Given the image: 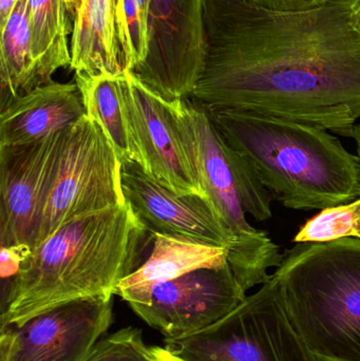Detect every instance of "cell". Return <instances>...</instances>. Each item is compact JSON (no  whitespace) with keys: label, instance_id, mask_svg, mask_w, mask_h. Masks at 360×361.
Masks as SVG:
<instances>
[{"label":"cell","instance_id":"6da1fadb","mask_svg":"<svg viewBox=\"0 0 360 361\" xmlns=\"http://www.w3.org/2000/svg\"><path fill=\"white\" fill-rule=\"evenodd\" d=\"M192 99L352 137L360 121V0L277 12L205 0L203 66Z\"/></svg>","mask_w":360,"mask_h":361},{"label":"cell","instance_id":"7a4b0ae2","mask_svg":"<svg viewBox=\"0 0 360 361\" xmlns=\"http://www.w3.org/2000/svg\"><path fill=\"white\" fill-rule=\"evenodd\" d=\"M154 235L128 203L78 216L25 256L8 281L1 329L80 299L112 298Z\"/></svg>","mask_w":360,"mask_h":361},{"label":"cell","instance_id":"3957f363","mask_svg":"<svg viewBox=\"0 0 360 361\" xmlns=\"http://www.w3.org/2000/svg\"><path fill=\"white\" fill-rule=\"evenodd\" d=\"M209 114L224 140L285 207L311 212L359 199V156L330 131L239 110Z\"/></svg>","mask_w":360,"mask_h":361},{"label":"cell","instance_id":"277c9868","mask_svg":"<svg viewBox=\"0 0 360 361\" xmlns=\"http://www.w3.org/2000/svg\"><path fill=\"white\" fill-rule=\"evenodd\" d=\"M178 130L203 191L235 241L228 262L245 290L270 280L268 271L283 260L280 247L266 231L249 224L273 216V195L249 161L232 147L213 124L209 110L192 97L171 102Z\"/></svg>","mask_w":360,"mask_h":361},{"label":"cell","instance_id":"5b68a950","mask_svg":"<svg viewBox=\"0 0 360 361\" xmlns=\"http://www.w3.org/2000/svg\"><path fill=\"white\" fill-rule=\"evenodd\" d=\"M290 322L323 361H360V240L297 243L272 274Z\"/></svg>","mask_w":360,"mask_h":361},{"label":"cell","instance_id":"8992f818","mask_svg":"<svg viewBox=\"0 0 360 361\" xmlns=\"http://www.w3.org/2000/svg\"><path fill=\"white\" fill-rule=\"evenodd\" d=\"M164 343L187 361H323L290 322L272 275L213 326Z\"/></svg>","mask_w":360,"mask_h":361},{"label":"cell","instance_id":"52a82bcc","mask_svg":"<svg viewBox=\"0 0 360 361\" xmlns=\"http://www.w3.org/2000/svg\"><path fill=\"white\" fill-rule=\"evenodd\" d=\"M124 204L122 162L99 123L86 116L70 128L32 250L73 219Z\"/></svg>","mask_w":360,"mask_h":361},{"label":"cell","instance_id":"ba28073f","mask_svg":"<svg viewBox=\"0 0 360 361\" xmlns=\"http://www.w3.org/2000/svg\"><path fill=\"white\" fill-rule=\"evenodd\" d=\"M247 297L228 263L156 284L127 303L165 339H175L213 326Z\"/></svg>","mask_w":360,"mask_h":361},{"label":"cell","instance_id":"9c48e42d","mask_svg":"<svg viewBox=\"0 0 360 361\" xmlns=\"http://www.w3.org/2000/svg\"><path fill=\"white\" fill-rule=\"evenodd\" d=\"M205 0H150L149 52L131 72L166 102L190 99L203 66Z\"/></svg>","mask_w":360,"mask_h":361},{"label":"cell","instance_id":"30bf717a","mask_svg":"<svg viewBox=\"0 0 360 361\" xmlns=\"http://www.w3.org/2000/svg\"><path fill=\"white\" fill-rule=\"evenodd\" d=\"M70 128L32 143L0 146L1 247L32 250Z\"/></svg>","mask_w":360,"mask_h":361},{"label":"cell","instance_id":"8fae6325","mask_svg":"<svg viewBox=\"0 0 360 361\" xmlns=\"http://www.w3.org/2000/svg\"><path fill=\"white\" fill-rule=\"evenodd\" d=\"M112 298L63 303L19 326L1 329L0 361H84L106 336Z\"/></svg>","mask_w":360,"mask_h":361},{"label":"cell","instance_id":"7c38bea8","mask_svg":"<svg viewBox=\"0 0 360 361\" xmlns=\"http://www.w3.org/2000/svg\"><path fill=\"white\" fill-rule=\"evenodd\" d=\"M120 84L144 171L180 195H206L184 147L171 103L148 89L131 72L124 71Z\"/></svg>","mask_w":360,"mask_h":361},{"label":"cell","instance_id":"4fadbf2b","mask_svg":"<svg viewBox=\"0 0 360 361\" xmlns=\"http://www.w3.org/2000/svg\"><path fill=\"white\" fill-rule=\"evenodd\" d=\"M122 187L133 214L150 233L228 250L234 243V235L206 195L175 192L135 162L123 163Z\"/></svg>","mask_w":360,"mask_h":361},{"label":"cell","instance_id":"5bb4252c","mask_svg":"<svg viewBox=\"0 0 360 361\" xmlns=\"http://www.w3.org/2000/svg\"><path fill=\"white\" fill-rule=\"evenodd\" d=\"M86 116L76 82H48L1 108L0 146L39 141L70 128Z\"/></svg>","mask_w":360,"mask_h":361},{"label":"cell","instance_id":"9a60e30c","mask_svg":"<svg viewBox=\"0 0 360 361\" xmlns=\"http://www.w3.org/2000/svg\"><path fill=\"white\" fill-rule=\"evenodd\" d=\"M71 68L87 76L124 73L116 27V0H82L73 20Z\"/></svg>","mask_w":360,"mask_h":361},{"label":"cell","instance_id":"2e32d148","mask_svg":"<svg viewBox=\"0 0 360 361\" xmlns=\"http://www.w3.org/2000/svg\"><path fill=\"white\" fill-rule=\"evenodd\" d=\"M154 247L149 258L125 278L116 295L129 301L156 284L181 277L199 269L228 264V248L184 238L152 233Z\"/></svg>","mask_w":360,"mask_h":361},{"label":"cell","instance_id":"e0dca14e","mask_svg":"<svg viewBox=\"0 0 360 361\" xmlns=\"http://www.w3.org/2000/svg\"><path fill=\"white\" fill-rule=\"evenodd\" d=\"M32 49L40 86L52 82L53 74L71 66L68 36L73 32L66 0H27Z\"/></svg>","mask_w":360,"mask_h":361},{"label":"cell","instance_id":"ac0fdd59","mask_svg":"<svg viewBox=\"0 0 360 361\" xmlns=\"http://www.w3.org/2000/svg\"><path fill=\"white\" fill-rule=\"evenodd\" d=\"M120 76L75 74V82L82 93L87 116L103 128L122 164L135 162L142 166L141 154L125 112Z\"/></svg>","mask_w":360,"mask_h":361},{"label":"cell","instance_id":"d6986e66","mask_svg":"<svg viewBox=\"0 0 360 361\" xmlns=\"http://www.w3.org/2000/svg\"><path fill=\"white\" fill-rule=\"evenodd\" d=\"M1 108L39 87L32 49L27 0H18L0 30Z\"/></svg>","mask_w":360,"mask_h":361},{"label":"cell","instance_id":"ffe728a7","mask_svg":"<svg viewBox=\"0 0 360 361\" xmlns=\"http://www.w3.org/2000/svg\"><path fill=\"white\" fill-rule=\"evenodd\" d=\"M150 0H116V27L125 71L135 72L149 52Z\"/></svg>","mask_w":360,"mask_h":361},{"label":"cell","instance_id":"44dd1931","mask_svg":"<svg viewBox=\"0 0 360 361\" xmlns=\"http://www.w3.org/2000/svg\"><path fill=\"white\" fill-rule=\"evenodd\" d=\"M346 238L360 240V197L350 203L323 208L300 227L292 241L325 243Z\"/></svg>","mask_w":360,"mask_h":361},{"label":"cell","instance_id":"7402d4cb","mask_svg":"<svg viewBox=\"0 0 360 361\" xmlns=\"http://www.w3.org/2000/svg\"><path fill=\"white\" fill-rule=\"evenodd\" d=\"M84 361H154L139 329H122L106 335Z\"/></svg>","mask_w":360,"mask_h":361},{"label":"cell","instance_id":"603a6c76","mask_svg":"<svg viewBox=\"0 0 360 361\" xmlns=\"http://www.w3.org/2000/svg\"><path fill=\"white\" fill-rule=\"evenodd\" d=\"M266 10L277 12H300L312 10L325 4L328 0H244Z\"/></svg>","mask_w":360,"mask_h":361},{"label":"cell","instance_id":"cb8c5ba5","mask_svg":"<svg viewBox=\"0 0 360 361\" xmlns=\"http://www.w3.org/2000/svg\"><path fill=\"white\" fill-rule=\"evenodd\" d=\"M151 350L154 361H187L169 351L166 348L154 347L151 348Z\"/></svg>","mask_w":360,"mask_h":361},{"label":"cell","instance_id":"d4e9b609","mask_svg":"<svg viewBox=\"0 0 360 361\" xmlns=\"http://www.w3.org/2000/svg\"><path fill=\"white\" fill-rule=\"evenodd\" d=\"M18 0H0V30L4 27Z\"/></svg>","mask_w":360,"mask_h":361},{"label":"cell","instance_id":"484cf974","mask_svg":"<svg viewBox=\"0 0 360 361\" xmlns=\"http://www.w3.org/2000/svg\"><path fill=\"white\" fill-rule=\"evenodd\" d=\"M352 139H354L355 143H356L357 156H359L360 161V121L353 129Z\"/></svg>","mask_w":360,"mask_h":361}]
</instances>
